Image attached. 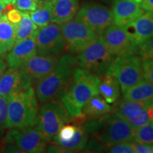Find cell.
I'll return each mask as SVG.
<instances>
[{
  "mask_svg": "<svg viewBox=\"0 0 153 153\" xmlns=\"http://www.w3.org/2000/svg\"><path fill=\"white\" fill-rule=\"evenodd\" d=\"M76 57L65 54L59 57L53 71L36 85V94L41 103L60 99L71 83L76 68Z\"/></svg>",
  "mask_w": 153,
  "mask_h": 153,
  "instance_id": "cell-1",
  "label": "cell"
},
{
  "mask_svg": "<svg viewBox=\"0 0 153 153\" xmlns=\"http://www.w3.org/2000/svg\"><path fill=\"white\" fill-rule=\"evenodd\" d=\"M100 77L91 72L76 68L70 86L60 97L69 114L76 116L82 112V108L89 99L99 94Z\"/></svg>",
  "mask_w": 153,
  "mask_h": 153,
  "instance_id": "cell-2",
  "label": "cell"
},
{
  "mask_svg": "<svg viewBox=\"0 0 153 153\" xmlns=\"http://www.w3.org/2000/svg\"><path fill=\"white\" fill-rule=\"evenodd\" d=\"M85 123L89 134H91L94 139L106 148L116 143L133 140V128L114 113L89 119V122L86 120Z\"/></svg>",
  "mask_w": 153,
  "mask_h": 153,
  "instance_id": "cell-3",
  "label": "cell"
},
{
  "mask_svg": "<svg viewBox=\"0 0 153 153\" xmlns=\"http://www.w3.org/2000/svg\"><path fill=\"white\" fill-rule=\"evenodd\" d=\"M33 87L9 96L7 128L34 126L37 121L38 104Z\"/></svg>",
  "mask_w": 153,
  "mask_h": 153,
  "instance_id": "cell-4",
  "label": "cell"
},
{
  "mask_svg": "<svg viewBox=\"0 0 153 153\" xmlns=\"http://www.w3.org/2000/svg\"><path fill=\"white\" fill-rule=\"evenodd\" d=\"M43 104L34 126L50 141L62 126L71 123L73 116L69 114L60 99H53Z\"/></svg>",
  "mask_w": 153,
  "mask_h": 153,
  "instance_id": "cell-5",
  "label": "cell"
},
{
  "mask_svg": "<svg viewBox=\"0 0 153 153\" xmlns=\"http://www.w3.org/2000/svg\"><path fill=\"white\" fill-rule=\"evenodd\" d=\"M116 55L108 51L100 36L76 57L77 66L96 75L101 76L107 74Z\"/></svg>",
  "mask_w": 153,
  "mask_h": 153,
  "instance_id": "cell-6",
  "label": "cell"
},
{
  "mask_svg": "<svg viewBox=\"0 0 153 153\" xmlns=\"http://www.w3.org/2000/svg\"><path fill=\"white\" fill-rule=\"evenodd\" d=\"M107 74L117 79L122 92L144 79L141 60L135 54L116 57Z\"/></svg>",
  "mask_w": 153,
  "mask_h": 153,
  "instance_id": "cell-7",
  "label": "cell"
},
{
  "mask_svg": "<svg viewBox=\"0 0 153 153\" xmlns=\"http://www.w3.org/2000/svg\"><path fill=\"white\" fill-rule=\"evenodd\" d=\"M59 25L68 48L74 54H79L99 39L94 30L76 19Z\"/></svg>",
  "mask_w": 153,
  "mask_h": 153,
  "instance_id": "cell-8",
  "label": "cell"
},
{
  "mask_svg": "<svg viewBox=\"0 0 153 153\" xmlns=\"http://www.w3.org/2000/svg\"><path fill=\"white\" fill-rule=\"evenodd\" d=\"M5 144H13L24 152H45L49 140L34 126L11 128L4 137Z\"/></svg>",
  "mask_w": 153,
  "mask_h": 153,
  "instance_id": "cell-9",
  "label": "cell"
},
{
  "mask_svg": "<svg viewBox=\"0 0 153 153\" xmlns=\"http://www.w3.org/2000/svg\"><path fill=\"white\" fill-rule=\"evenodd\" d=\"M36 52L38 55H60L68 48L61 33L60 25L51 22L38 28L35 34Z\"/></svg>",
  "mask_w": 153,
  "mask_h": 153,
  "instance_id": "cell-10",
  "label": "cell"
},
{
  "mask_svg": "<svg viewBox=\"0 0 153 153\" xmlns=\"http://www.w3.org/2000/svg\"><path fill=\"white\" fill-rule=\"evenodd\" d=\"M75 19L87 25L98 34L101 35L104 30L114 24V17L111 10L104 6L95 3L83 5L77 11Z\"/></svg>",
  "mask_w": 153,
  "mask_h": 153,
  "instance_id": "cell-11",
  "label": "cell"
},
{
  "mask_svg": "<svg viewBox=\"0 0 153 153\" xmlns=\"http://www.w3.org/2000/svg\"><path fill=\"white\" fill-rule=\"evenodd\" d=\"M107 48L116 57L127 56L137 53L135 45L123 27L112 24L99 36Z\"/></svg>",
  "mask_w": 153,
  "mask_h": 153,
  "instance_id": "cell-12",
  "label": "cell"
},
{
  "mask_svg": "<svg viewBox=\"0 0 153 153\" xmlns=\"http://www.w3.org/2000/svg\"><path fill=\"white\" fill-rule=\"evenodd\" d=\"M58 55H36L19 67L23 76L30 85H36L55 68Z\"/></svg>",
  "mask_w": 153,
  "mask_h": 153,
  "instance_id": "cell-13",
  "label": "cell"
},
{
  "mask_svg": "<svg viewBox=\"0 0 153 153\" xmlns=\"http://www.w3.org/2000/svg\"><path fill=\"white\" fill-rule=\"evenodd\" d=\"M114 24L126 27L145 12L140 3L131 0H115L113 4Z\"/></svg>",
  "mask_w": 153,
  "mask_h": 153,
  "instance_id": "cell-14",
  "label": "cell"
},
{
  "mask_svg": "<svg viewBox=\"0 0 153 153\" xmlns=\"http://www.w3.org/2000/svg\"><path fill=\"white\" fill-rule=\"evenodd\" d=\"M135 45L153 37V11H147L124 27Z\"/></svg>",
  "mask_w": 153,
  "mask_h": 153,
  "instance_id": "cell-15",
  "label": "cell"
},
{
  "mask_svg": "<svg viewBox=\"0 0 153 153\" xmlns=\"http://www.w3.org/2000/svg\"><path fill=\"white\" fill-rule=\"evenodd\" d=\"M37 54L35 36L14 44L6 55V62L9 68H19L30 57Z\"/></svg>",
  "mask_w": 153,
  "mask_h": 153,
  "instance_id": "cell-16",
  "label": "cell"
},
{
  "mask_svg": "<svg viewBox=\"0 0 153 153\" xmlns=\"http://www.w3.org/2000/svg\"><path fill=\"white\" fill-rule=\"evenodd\" d=\"M30 87L19 68H9L0 79V95L9 96Z\"/></svg>",
  "mask_w": 153,
  "mask_h": 153,
  "instance_id": "cell-17",
  "label": "cell"
},
{
  "mask_svg": "<svg viewBox=\"0 0 153 153\" xmlns=\"http://www.w3.org/2000/svg\"><path fill=\"white\" fill-rule=\"evenodd\" d=\"M79 9L78 0H52L51 22L61 24L71 20Z\"/></svg>",
  "mask_w": 153,
  "mask_h": 153,
  "instance_id": "cell-18",
  "label": "cell"
},
{
  "mask_svg": "<svg viewBox=\"0 0 153 153\" xmlns=\"http://www.w3.org/2000/svg\"><path fill=\"white\" fill-rule=\"evenodd\" d=\"M16 24H11L6 14L0 16V58H4L16 43Z\"/></svg>",
  "mask_w": 153,
  "mask_h": 153,
  "instance_id": "cell-19",
  "label": "cell"
},
{
  "mask_svg": "<svg viewBox=\"0 0 153 153\" xmlns=\"http://www.w3.org/2000/svg\"><path fill=\"white\" fill-rule=\"evenodd\" d=\"M76 124V131L74 136L68 140H61L55 137H53V141L55 145L65 148L70 152L76 150H83L87 145L89 133L85 126V123Z\"/></svg>",
  "mask_w": 153,
  "mask_h": 153,
  "instance_id": "cell-20",
  "label": "cell"
},
{
  "mask_svg": "<svg viewBox=\"0 0 153 153\" xmlns=\"http://www.w3.org/2000/svg\"><path fill=\"white\" fill-rule=\"evenodd\" d=\"M99 77V94L108 104H113L116 103L120 94V87L117 79L109 74H106Z\"/></svg>",
  "mask_w": 153,
  "mask_h": 153,
  "instance_id": "cell-21",
  "label": "cell"
},
{
  "mask_svg": "<svg viewBox=\"0 0 153 153\" xmlns=\"http://www.w3.org/2000/svg\"><path fill=\"white\" fill-rule=\"evenodd\" d=\"M122 93L124 100L151 102L153 101V85L143 79Z\"/></svg>",
  "mask_w": 153,
  "mask_h": 153,
  "instance_id": "cell-22",
  "label": "cell"
},
{
  "mask_svg": "<svg viewBox=\"0 0 153 153\" xmlns=\"http://www.w3.org/2000/svg\"><path fill=\"white\" fill-rule=\"evenodd\" d=\"M112 110V106L101 96L98 94L86 103L82 108V113L85 115L87 119H94L109 114Z\"/></svg>",
  "mask_w": 153,
  "mask_h": 153,
  "instance_id": "cell-23",
  "label": "cell"
},
{
  "mask_svg": "<svg viewBox=\"0 0 153 153\" xmlns=\"http://www.w3.org/2000/svg\"><path fill=\"white\" fill-rule=\"evenodd\" d=\"M147 101L123 100L118 103L114 109V113L120 118L126 120L133 117L143 110L148 109L149 104Z\"/></svg>",
  "mask_w": 153,
  "mask_h": 153,
  "instance_id": "cell-24",
  "label": "cell"
},
{
  "mask_svg": "<svg viewBox=\"0 0 153 153\" xmlns=\"http://www.w3.org/2000/svg\"><path fill=\"white\" fill-rule=\"evenodd\" d=\"M28 14L38 28L46 26L52 20V0H39L37 8Z\"/></svg>",
  "mask_w": 153,
  "mask_h": 153,
  "instance_id": "cell-25",
  "label": "cell"
},
{
  "mask_svg": "<svg viewBox=\"0 0 153 153\" xmlns=\"http://www.w3.org/2000/svg\"><path fill=\"white\" fill-rule=\"evenodd\" d=\"M38 26L34 24L27 11H23L22 20L16 24V43L35 36Z\"/></svg>",
  "mask_w": 153,
  "mask_h": 153,
  "instance_id": "cell-26",
  "label": "cell"
},
{
  "mask_svg": "<svg viewBox=\"0 0 153 153\" xmlns=\"http://www.w3.org/2000/svg\"><path fill=\"white\" fill-rule=\"evenodd\" d=\"M133 142L153 145V124L142 126L133 131Z\"/></svg>",
  "mask_w": 153,
  "mask_h": 153,
  "instance_id": "cell-27",
  "label": "cell"
},
{
  "mask_svg": "<svg viewBox=\"0 0 153 153\" xmlns=\"http://www.w3.org/2000/svg\"><path fill=\"white\" fill-rule=\"evenodd\" d=\"M125 120L127 121L134 129L146 126L150 123L148 109L143 110L141 112H140L139 114L135 115V116L127 118Z\"/></svg>",
  "mask_w": 153,
  "mask_h": 153,
  "instance_id": "cell-28",
  "label": "cell"
},
{
  "mask_svg": "<svg viewBox=\"0 0 153 153\" xmlns=\"http://www.w3.org/2000/svg\"><path fill=\"white\" fill-rule=\"evenodd\" d=\"M137 53L143 60L153 58V37L140 44Z\"/></svg>",
  "mask_w": 153,
  "mask_h": 153,
  "instance_id": "cell-29",
  "label": "cell"
},
{
  "mask_svg": "<svg viewBox=\"0 0 153 153\" xmlns=\"http://www.w3.org/2000/svg\"><path fill=\"white\" fill-rule=\"evenodd\" d=\"M9 96L0 95V131L7 128Z\"/></svg>",
  "mask_w": 153,
  "mask_h": 153,
  "instance_id": "cell-30",
  "label": "cell"
},
{
  "mask_svg": "<svg viewBox=\"0 0 153 153\" xmlns=\"http://www.w3.org/2000/svg\"><path fill=\"white\" fill-rule=\"evenodd\" d=\"M75 131L76 124L68 123L62 126L60 131H58V133L53 137L58 140H70L74 136Z\"/></svg>",
  "mask_w": 153,
  "mask_h": 153,
  "instance_id": "cell-31",
  "label": "cell"
},
{
  "mask_svg": "<svg viewBox=\"0 0 153 153\" xmlns=\"http://www.w3.org/2000/svg\"><path fill=\"white\" fill-rule=\"evenodd\" d=\"M39 0H14V5L22 11H33L37 8Z\"/></svg>",
  "mask_w": 153,
  "mask_h": 153,
  "instance_id": "cell-32",
  "label": "cell"
},
{
  "mask_svg": "<svg viewBox=\"0 0 153 153\" xmlns=\"http://www.w3.org/2000/svg\"><path fill=\"white\" fill-rule=\"evenodd\" d=\"M130 142L116 143L107 147L106 150L111 153H135Z\"/></svg>",
  "mask_w": 153,
  "mask_h": 153,
  "instance_id": "cell-33",
  "label": "cell"
},
{
  "mask_svg": "<svg viewBox=\"0 0 153 153\" xmlns=\"http://www.w3.org/2000/svg\"><path fill=\"white\" fill-rule=\"evenodd\" d=\"M142 68L145 80L153 85V58L143 60Z\"/></svg>",
  "mask_w": 153,
  "mask_h": 153,
  "instance_id": "cell-34",
  "label": "cell"
},
{
  "mask_svg": "<svg viewBox=\"0 0 153 153\" xmlns=\"http://www.w3.org/2000/svg\"><path fill=\"white\" fill-rule=\"evenodd\" d=\"M6 16L11 24H18L22 19L23 11L19 10L18 9H11L7 11Z\"/></svg>",
  "mask_w": 153,
  "mask_h": 153,
  "instance_id": "cell-35",
  "label": "cell"
},
{
  "mask_svg": "<svg viewBox=\"0 0 153 153\" xmlns=\"http://www.w3.org/2000/svg\"><path fill=\"white\" fill-rule=\"evenodd\" d=\"M132 148H133L135 153H152L153 145L143 144L136 142L131 141L130 142Z\"/></svg>",
  "mask_w": 153,
  "mask_h": 153,
  "instance_id": "cell-36",
  "label": "cell"
},
{
  "mask_svg": "<svg viewBox=\"0 0 153 153\" xmlns=\"http://www.w3.org/2000/svg\"><path fill=\"white\" fill-rule=\"evenodd\" d=\"M140 5L145 11H153V0H143Z\"/></svg>",
  "mask_w": 153,
  "mask_h": 153,
  "instance_id": "cell-37",
  "label": "cell"
},
{
  "mask_svg": "<svg viewBox=\"0 0 153 153\" xmlns=\"http://www.w3.org/2000/svg\"><path fill=\"white\" fill-rule=\"evenodd\" d=\"M4 152H24L22 150L13 144H7L4 148Z\"/></svg>",
  "mask_w": 153,
  "mask_h": 153,
  "instance_id": "cell-38",
  "label": "cell"
},
{
  "mask_svg": "<svg viewBox=\"0 0 153 153\" xmlns=\"http://www.w3.org/2000/svg\"><path fill=\"white\" fill-rule=\"evenodd\" d=\"M7 65L6 62L2 60V58H0V79L2 76L3 74L4 73L6 68H7Z\"/></svg>",
  "mask_w": 153,
  "mask_h": 153,
  "instance_id": "cell-39",
  "label": "cell"
},
{
  "mask_svg": "<svg viewBox=\"0 0 153 153\" xmlns=\"http://www.w3.org/2000/svg\"><path fill=\"white\" fill-rule=\"evenodd\" d=\"M7 4L4 2L3 0H0V16H1L3 15V13L4 10L7 8Z\"/></svg>",
  "mask_w": 153,
  "mask_h": 153,
  "instance_id": "cell-40",
  "label": "cell"
},
{
  "mask_svg": "<svg viewBox=\"0 0 153 153\" xmlns=\"http://www.w3.org/2000/svg\"><path fill=\"white\" fill-rule=\"evenodd\" d=\"M3 1L7 5L14 4V0H3Z\"/></svg>",
  "mask_w": 153,
  "mask_h": 153,
  "instance_id": "cell-41",
  "label": "cell"
},
{
  "mask_svg": "<svg viewBox=\"0 0 153 153\" xmlns=\"http://www.w3.org/2000/svg\"><path fill=\"white\" fill-rule=\"evenodd\" d=\"M131 1H136V2H138V3H140L141 1H143V0H131Z\"/></svg>",
  "mask_w": 153,
  "mask_h": 153,
  "instance_id": "cell-42",
  "label": "cell"
},
{
  "mask_svg": "<svg viewBox=\"0 0 153 153\" xmlns=\"http://www.w3.org/2000/svg\"><path fill=\"white\" fill-rule=\"evenodd\" d=\"M150 104H152V106H153V101H151V102H150Z\"/></svg>",
  "mask_w": 153,
  "mask_h": 153,
  "instance_id": "cell-43",
  "label": "cell"
}]
</instances>
